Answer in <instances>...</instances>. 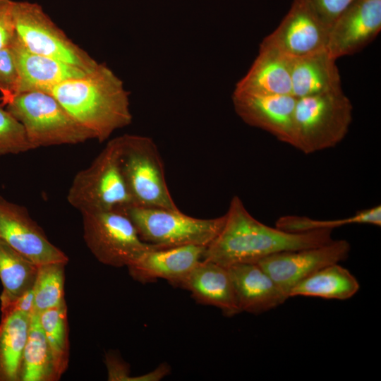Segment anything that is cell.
Listing matches in <instances>:
<instances>
[{"label": "cell", "instance_id": "cell-1", "mask_svg": "<svg viewBox=\"0 0 381 381\" xmlns=\"http://www.w3.org/2000/svg\"><path fill=\"white\" fill-rule=\"evenodd\" d=\"M332 230L291 233L267 226L254 218L241 199L234 196L224 224L206 246L202 260L224 267L256 263L274 254L321 246L333 240Z\"/></svg>", "mask_w": 381, "mask_h": 381}, {"label": "cell", "instance_id": "cell-2", "mask_svg": "<svg viewBox=\"0 0 381 381\" xmlns=\"http://www.w3.org/2000/svg\"><path fill=\"white\" fill-rule=\"evenodd\" d=\"M47 93L101 143L132 121L129 93L121 80L104 64H98L81 78L57 84Z\"/></svg>", "mask_w": 381, "mask_h": 381}, {"label": "cell", "instance_id": "cell-3", "mask_svg": "<svg viewBox=\"0 0 381 381\" xmlns=\"http://www.w3.org/2000/svg\"><path fill=\"white\" fill-rule=\"evenodd\" d=\"M352 114L341 89L296 98L294 147L307 155L335 147L348 133Z\"/></svg>", "mask_w": 381, "mask_h": 381}, {"label": "cell", "instance_id": "cell-4", "mask_svg": "<svg viewBox=\"0 0 381 381\" xmlns=\"http://www.w3.org/2000/svg\"><path fill=\"white\" fill-rule=\"evenodd\" d=\"M6 106L23 126L32 150L95 139V134L50 94L40 91L20 93Z\"/></svg>", "mask_w": 381, "mask_h": 381}, {"label": "cell", "instance_id": "cell-5", "mask_svg": "<svg viewBox=\"0 0 381 381\" xmlns=\"http://www.w3.org/2000/svg\"><path fill=\"white\" fill-rule=\"evenodd\" d=\"M120 136L109 140L91 164L78 172L68 202L80 212L123 210L133 205L121 166Z\"/></svg>", "mask_w": 381, "mask_h": 381}, {"label": "cell", "instance_id": "cell-6", "mask_svg": "<svg viewBox=\"0 0 381 381\" xmlns=\"http://www.w3.org/2000/svg\"><path fill=\"white\" fill-rule=\"evenodd\" d=\"M120 160L133 205L179 209L166 181L162 158L154 140L147 136H120Z\"/></svg>", "mask_w": 381, "mask_h": 381}, {"label": "cell", "instance_id": "cell-7", "mask_svg": "<svg viewBox=\"0 0 381 381\" xmlns=\"http://www.w3.org/2000/svg\"><path fill=\"white\" fill-rule=\"evenodd\" d=\"M140 238L155 247L208 246L222 229L225 214L210 219L187 215L179 209L131 205L123 210Z\"/></svg>", "mask_w": 381, "mask_h": 381}, {"label": "cell", "instance_id": "cell-8", "mask_svg": "<svg viewBox=\"0 0 381 381\" xmlns=\"http://www.w3.org/2000/svg\"><path fill=\"white\" fill-rule=\"evenodd\" d=\"M12 13L16 34L30 51L68 63L86 72L98 65L54 23L40 4L13 1Z\"/></svg>", "mask_w": 381, "mask_h": 381}, {"label": "cell", "instance_id": "cell-9", "mask_svg": "<svg viewBox=\"0 0 381 381\" xmlns=\"http://www.w3.org/2000/svg\"><path fill=\"white\" fill-rule=\"evenodd\" d=\"M83 237L100 262L127 267L152 246L140 237L133 222L121 210L81 212Z\"/></svg>", "mask_w": 381, "mask_h": 381}, {"label": "cell", "instance_id": "cell-10", "mask_svg": "<svg viewBox=\"0 0 381 381\" xmlns=\"http://www.w3.org/2000/svg\"><path fill=\"white\" fill-rule=\"evenodd\" d=\"M350 250L349 241L333 239L318 246L278 253L256 263L289 296L290 290L302 279L324 267L346 260Z\"/></svg>", "mask_w": 381, "mask_h": 381}, {"label": "cell", "instance_id": "cell-11", "mask_svg": "<svg viewBox=\"0 0 381 381\" xmlns=\"http://www.w3.org/2000/svg\"><path fill=\"white\" fill-rule=\"evenodd\" d=\"M329 30L306 0H293L278 27L261 44L289 57H301L325 49Z\"/></svg>", "mask_w": 381, "mask_h": 381}, {"label": "cell", "instance_id": "cell-12", "mask_svg": "<svg viewBox=\"0 0 381 381\" xmlns=\"http://www.w3.org/2000/svg\"><path fill=\"white\" fill-rule=\"evenodd\" d=\"M0 238L37 265L67 263L68 258L47 238L23 207L0 196Z\"/></svg>", "mask_w": 381, "mask_h": 381}, {"label": "cell", "instance_id": "cell-13", "mask_svg": "<svg viewBox=\"0 0 381 381\" xmlns=\"http://www.w3.org/2000/svg\"><path fill=\"white\" fill-rule=\"evenodd\" d=\"M381 30V0H356L331 25L326 49L337 59L360 52Z\"/></svg>", "mask_w": 381, "mask_h": 381}, {"label": "cell", "instance_id": "cell-14", "mask_svg": "<svg viewBox=\"0 0 381 381\" xmlns=\"http://www.w3.org/2000/svg\"><path fill=\"white\" fill-rule=\"evenodd\" d=\"M232 101L236 113L245 123L294 146V116L296 103L294 96L234 92Z\"/></svg>", "mask_w": 381, "mask_h": 381}, {"label": "cell", "instance_id": "cell-15", "mask_svg": "<svg viewBox=\"0 0 381 381\" xmlns=\"http://www.w3.org/2000/svg\"><path fill=\"white\" fill-rule=\"evenodd\" d=\"M205 248L198 245L165 248L152 246L127 267L132 278L139 282L162 279L178 287L202 260Z\"/></svg>", "mask_w": 381, "mask_h": 381}, {"label": "cell", "instance_id": "cell-16", "mask_svg": "<svg viewBox=\"0 0 381 381\" xmlns=\"http://www.w3.org/2000/svg\"><path fill=\"white\" fill-rule=\"evenodd\" d=\"M10 46L19 75L18 95L30 91L47 93L57 84L81 78L88 73L68 63L30 51L16 34Z\"/></svg>", "mask_w": 381, "mask_h": 381}, {"label": "cell", "instance_id": "cell-17", "mask_svg": "<svg viewBox=\"0 0 381 381\" xmlns=\"http://www.w3.org/2000/svg\"><path fill=\"white\" fill-rule=\"evenodd\" d=\"M226 268L241 312L261 314L289 298L258 263H238Z\"/></svg>", "mask_w": 381, "mask_h": 381}, {"label": "cell", "instance_id": "cell-18", "mask_svg": "<svg viewBox=\"0 0 381 381\" xmlns=\"http://www.w3.org/2000/svg\"><path fill=\"white\" fill-rule=\"evenodd\" d=\"M178 287L189 291L198 303L220 309L226 317L241 313L226 267L202 260Z\"/></svg>", "mask_w": 381, "mask_h": 381}, {"label": "cell", "instance_id": "cell-19", "mask_svg": "<svg viewBox=\"0 0 381 381\" xmlns=\"http://www.w3.org/2000/svg\"><path fill=\"white\" fill-rule=\"evenodd\" d=\"M291 57L277 49L260 45L259 53L234 92L263 95H292Z\"/></svg>", "mask_w": 381, "mask_h": 381}, {"label": "cell", "instance_id": "cell-20", "mask_svg": "<svg viewBox=\"0 0 381 381\" xmlns=\"http://www.w3.org/2000/svg\"><path fill=\"white\" fill-rule=\"evenodd\" d=\"M337 59L323 49L291 57L292 95L301 98L341 89Z\"/></svg>", "mask_w": 381, "mask_h": 381}, {"label": "cell", "instance_id": "cell-21", "mask_svg": "<svg viewBox=\"0 0 381 381\" xmlns=\"http://www.w3.org/2000/svg\"><path fill=\"white\" fill-rule=\"evenodd\" d=\"M31 314L22 311L2 313L0 323V381L20 380L24 346Z\"/></svg>", "mask_w": 381, "mask_h": 381}, {"label": "cell", "instance_id": "cell-22", "mask_svg": "<svg viewBox=\"0 0 381 381\" xmlns=\"http://www.w3.org/2000/svg\"><path fill=\"white\" fill-rule=\"evenodd\" d=\"M357 279L339 263L324 267L296 284L289 296H311L346 300L359 290Z\"/></svg>", "mask_w": 381, "mask_h": 381}, {"label": "cell", "instance_id": "cell-23", "mask_svg": "<svg viewBox=\"0 0 381 381\" xmlns=\"http://www.w3.org/2000/svg\"><path fill=\"white\" fill-rule=\"evenodd\" d=\"M38 265L0 238V279L4 287L0 297L1 309L32 289Z\"/></svg>", "mask_w": 381, "mask_h": 381}, {"label": "cell", "instance_id": "cell-24", "mask_svg": "<svg viewBox=\"0 0 381 381\" xmlns=\"http://www.w3.org/2000/svg\"><path fill=\"white\" fill-rule=\"evenodd\" d=\"M59 380L39 313L30 316L27 340L24 346L20 381H54Z\"/></svg>", "mask_w": 381, "mask_h": 381}, {"label": "cell", "instance_id": "cell-25", "mask_svg": "<svg viewBox=\"0 0 381 381\" xmlns=\"http://www.w3.org/2000/svg\"><path fill=\"white\" fill-rule=\"evenodd\" d=\"M40 322L60 379L66 371L69 357V343L66 301L39 313Z\"/></svg>", "mask_w": 381, "mask_h": 381}, {"label": "cell", "instance_id": "cell-26", "mask_svg": "<svg viewBox=\"0 0 381 381\" xmlns=\"http://www.w3.org/2000/svg\"><path fill=\"white\" fill-rule=\"evenodd\" d=\"M365 224L381 225V206L377 205L357 212L354 214L338 219L321 220L306 216L286 215L279 218L275 226L291 233L308 232L331 229L349 224Z\"/></svg>", "mask_w": 381, "mask_h": 381}, {"label": "cell", "instance_id": "cell-27", "mask_svg": "<svg viewBox=\"0 0 381 381\" xmlns=\"http://www.w3.org/2000/svg\"><path fill=\"white\" fill-rule=\"evenodd\" d=\"M66 264L51 262L38 265L32 287L35 311L37 313L65 302L64 267Z\"/></svg>", "mask_w": 381, "mask_h": 381}, {"label": "cell", "instance_id": "cell-28", "mask_svg": "<svg viewBox=\"0 0 381 381\" xmlns=\"http://www.w3.org/2000/svg\"><path fill=\"white\" fill-rule=\"evenodd\" d=\"M32 150L22 124L0 105V156Z\"/></svg>", "mask_w": 381, "mask_h": 381}, {"label": "cell", "instance_id": "cell-29", "mask_svg": "<svg viewBox=\"0 0 381 381\" xmlns=\"http://www.w3.org/2000/svg\"><path fill=\"white\" fill-rule=\"evenodd\" d=\"M18 71L9 44L0 49L1 106H6L18 95Z\"/></svg>", "mask_w": 381, "mask_h": 381}, {"label": "cell", "instance_id": "cell-30", "mask_svg": "<svg viewBox=\"0 0 381 381\" xmlns=\"http://www.w3.org/2000/svg\"><path fill=\"white\" fill-rule=\"evenodd\" d=\"M356 0H306L320 20L330 28L334 20Z\"/></svg>", "mask_w": 381, "mask_h": 381}, {"label": "cell", "instance_id": "cell-31", "mask_svg": "<svg viewBox=\"0 0 381 381\" xmlns=\"http://www.w3.org/2000/svg\"><path fill=\"white\" fill-rule=\"evenodd\" d=\"M13 0H0V49L11 44L15 35Z\"/></svg>", "mask_w": 381, "mask_h": 381}, {"label": "cell", "instance_id": "cell-32", "mask_svg": "<svg viewBox=\"0 0 381 381\" xmlns=\"http://www.w3.org/2000/svg\"><path fill=\"white\" fill-rule=\"evenodd\" d=\"M17 310L29 314H32L35 311L34 292L32 289L27 291L6 308L1 309V313H5Z\"/></svg>", "mask_w": 381, "mask_h": 381}, {"label": "cell", "instance_id": "cell-33", "mask_svg": "<svg viewBox=\"0 0 381 381\" xmlns=\"http://www.w3.org/2000/svg\"><path fill=\"white\" fill-rule=\"evenodd\" d=\"M1 97H0V101H1Z\"/></svg>", "mask_w": 381, "mask_h": 381}]
</instances>
